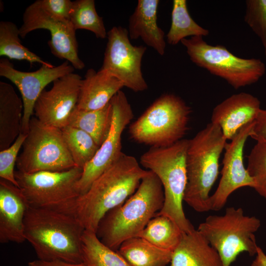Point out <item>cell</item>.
I'll use <instances>...</instances> for the list:
<instances>
[{
	"label": "cell",
	"mask_w": 266,
	"mask_h": 266,
	"mask_svg": "<svg viewBox=\"0 0 266 266\" xmlns=\"http://www.w3.org/2000/svg\"><path fill=\"white\" fill-rule=\"evenodd\" d=\"M85 230L68 205L58 207L29 206L25 217L26 240L41 260L83 263Z\"/></svg>",
	"instance_id": "obj_1"
},
{
	"label": "cell",
	"mask_w": 266,
	"mask_h": 266,
	"mask_svg": "<svg viewBox=\"0 0 266 266\" xmlns=\"http://www.w3.org/2000/svg\"><path fill=\"white\" fill-rule=\"evenodd\" d=\"M148 171L135 157L123 153L85 194L70 203V209L86 230L96 233L104 215L135 192Z\"/></svg>",
	"instance_id": "obj_2"
},
{
	"label": "cell",
	"mask_w": 266,
	"mask_h": 266,
	"mask_svg": "<svg viewBox=\"0 0 266 266\" xmlns=\"http://www.w3.org/2000/svg\"><path fill=\"white\" fill-rule=\"evenodd\" d=\"M148 170L135 192L108 211L99 223L98 238L113 250L117 251L125 240L137 237L163 206L161 182L154 172Z\"/></svg>",
	"instance_id": "obj_3"
},
{
	"label": "cell",
	"mask_w": 266,
	"mask_h": 266,
	"mask_svg": "<svg viewBox=\"0 0 266 266\" xmlns=\"http://www.w3.org/2000/svg\"><path fill=\"white\" fill-rule=\"evenodd\" d=\"M220 127L210 122L189 139L184 201L195 211L210 210V191L219 174V161L227 144Z\"/></svg>",
	"instance_id": "obj_4"
},
{
	"label": "cell",
	"mask_w": 266,
	"mask_h": 266,
	"mask_svg": "<svg viewBox=\"0 0 266 266\" xmlns=\"http://www.w3.org/2000/svg\"><path fill=\"white\" fill-rule=\"evenodd\" d=\"M188 143L189 139H182L169 146L151 147L140 158L141 166L154 172L163 188L164 202L157 215L171 219L183 233L195 229L186 218L182 205L187 184Z\"/></svg>",
	"instance_id": "obj_5"
},
{
	"label": "cell",
	"mask_w": 266,
	"mask_h": 266,
	"mask_svg": "<svg viewBox=\"0 0 266 266\" xmlns=\"http://www.w3.org/2000/svg\"><path fill=\"white\" fill-rule=\"evenodd\" d=\"M191 108L180 97L166 94L157 99L129 127L131 138L154 147L170 146L183 139Z\"/></svg>",
	"instance_id": "obj_6"
},
{
	"label": "cell",
	"mask_w": 266,
	"mask_h": 266,
	"mask_svg": "<svg viewBox=\"0 0 266 266\" xmlns=\"http://www.w3.org/2000/svg\"><path fill=\"white\" fill-rule=\"evenodd\" d=\"M255 216L245 215L241 207H229L222 215L208 216L198 230L218 252L224 266H230L241 253L256 255L255 233L261 226Z\"/></svg>",
	"instance_id": "obj_7"
},
{
	"label": "cell",
	"mask_w": 266,
	"mask_h": 266,
	"mask_svg": "<svg viewBox=\"0 0 266 266\" xmlns=\"http://www.w3.org/2000/svg\"><path fill=\"white\" fill-rule=\"evenodd\" d=\"M181 42L193 63L224 79L235 89L257 82L265 73L261 60L237 57L223 45L207 43L202 36L184 38Z\"/></svg>",
	"instance_id": "obj_8"
},
{
	"label": "cell",
	"mask_w": 266,
	"mask_h": 266,
	"mask_svg": "<svg viewBox=\"0 0 266 266\" xmlns=\"http://www.w3.org/2000/svg\"><path fill=\"white\" fill-rule=\"evenodd\" d=\"M18 170L28 173L63 171L76 166L65 142L61 129L45 125L35 117L29 123Z\"/></svg>",
	"instance_id": "obj_9"
},
{
	"label": "cell",
	"mask_w": 266,
	"mask_h": 266,
	"mask_svg": "<svg viewBox=\"0 0 266 266\" xmlns=\"http://www.w3.org/2000/svg\"><path fill=\"white\" fill-rule=\"evenodd\" d=\"M82 171L77 166L63 171L28 173L17 170L15 177L30 206L58 207L68 204L80 196L77 184Z\"/></svg>",
	"instance_id": "obj_10"
},
{
	"label": "cell",
	"mask_w": 266,
	"mask_h": 266,
	"mask_svg": "<svg viewBox=\"0 0 266 266\" xmlns=\"http://www.w3.org/2000/svg\"><path fill=\"white\" fill-rule=\"evenodd\" d=\"M107 42L102 67L135 92L145 91L148 85L141 71L146 47L132 44L128 30L114 26L107 33Z\"/></svg>",
	"instance_id": "obj_11"
},
{
	"label": "cell",
	"mask_w": 266,
	"mask_h": 266,
	"mask_svg": "<svg viewBox=\"0 0 266 266\" xmlns=\"http://www.w3.org/2000/svg\"><path fill=\"white\" fill-rule=\"evenodd\" d=\"M112 122L106 139L93 159L84 166L77 187L80 196L85 194L93 183L121 157L122 135L133 118V113L125 94L119 91L111 99Z\"/></svg>",
	"instance_id": "obj_12"
},
{
	"label": "cell",
	"mask_w": 266,
	"mask_h": 266,
	"mask_svg": "<svg viewBox=\"0 0 266 266\" xmlns=\"http://www.w3.org/2000/svg\"><path fill=\"white\" fill-rule=\"evenodd\" d=\"M38 29L50 32L51 39L48 44L55 57L66 60L75 69L81 70L85 67V64L78 56L76 30L70 20H60L52 17L42 8L37 0L24 11L23 24L19 28L20 36L24 38L30 32Z\"/></svg>",
	"instance_id": "obj_13"
},
{
	"label": "cell",
	"mask_w": 266,
	"mask_h": 266,
	"mask_svg": "<svg viewBox=\"0 0 266 266\" xmlns=\"http://www.w3.org/2000/svg\"><path fill=\"white\" fill-rule=\"evenodd\" d=\"M74 68L66 61L58 66L42 65L34 71L25 72L15 69L7 59L0 60V75L12 82L19 89L24 105L22 133L27 134L30 121L34 113V106L38 97L51 82L69 73Z\"/></svg>",
	"instance_id": "obj_14"
},
{
	"label": "cell",
	"mask_w": 266,
	"mask_h": 266,
	"mask_svg": "<svg viewBox=\"0 0 266 266\" xmlns=\"http://www.w3.org/2000/svg\"><path fill=\"white\" fill-rule=\"evenodd\" d=\"M255 121L242 127L225 148L221 178L218 187L210 196V210L221 209L231 195L243 187L254 188V182L243 164V150L245 142L250 137Z\"/></svg>",
	"instance_id": "obj_15"
},
{
	"label": "cell",
	"mask_w": 266,
	"mask_h": 266,
	"mask_svg": "<svg viewBox=\"0 0 266 266\" xmlns=\"http://www.w3.org/2000/svg\"><path fill=\"white\" fill-rule=\"evenodd\" d=\"M82 80L74 72L55 80L52 88L44 90L37 99L35 117L45 125L60 129L67 126L78 102Z\"/></svg>",
	"instance_id": "obj_16"
},
{
	"label": "cell",
	"mask_w": 266,
	"mask_h": 266,
	"mask_svg": "<svg viewBox=\"0 0 266 266\" xmlns=\"http://www.w3.org/2000/svg\"><path fill=\"white\" fill-rule=\"evenodd\" d=\"M30 205L18 187L0 180V242L23 243L24 219Z\"/></svg>",
	"instance_id": "obj_17"
},
{
	"label": "cell",
	"mask_w": 266,
	"mask_h": 266,
	"mask_svg": "<svg viewBox=\"0 0 266 266\" xmlns=\"http://www.w3.org/2000/svg\"><path fill=\"white\" fill-rule=\"evenodd\" d=\"M261 108L260 100L252 95L234 94L217 105L212 113L211 123L218 125L227 140H232L244 126L255 121Z\"/></svg>",
	"instance_id": "obj_18"
},
{
	"label": "cell",
	"mask_w": 266,
	"mask_h": 266,
	"mask_svg": "<svg viewBox=\"0 0 266 266\" xmlns=\"http://www.w3.org/2000/svg\"><path fill=\"white\" fill-rule=\"evenodd\" d=\"M123 83L106 70H87L82 79L76 107L84 110L100 109L123 87Z\"/></svg>",
	"instance_id": "obj_19"
},
{
	"label": "cell",
	"mask_w": 266,
	"mask_h": 266,
	"mask_svg": "<svg viewBox=\"0 0 266 266\" xmlns=\"http://www.w3.org/2000/svg\"><path fill=\"white\" fill-rule=\"evenodd\" d=\"M159 0H138L129 20L128 33L131 39L141 38L159 55L165 53V32L157 24Z\"/></svg>",
	"instance_id": "obj_20"
},
{
	"label": "cell",
	"mask_w": 266,
	"mask_h": 266,
	"mask_svg": "<svg viewBox=\"0 0 266 266\" xmlns=\"http://www.w3.org/2000/svg\"><path fill=\"white\" fill-rule=\"evenodd\" d=\"M170 266H224L216 250L198 230L183 233Z\"/></svg>",
	"instance_id": "obj_21"
},
{
	"label": "cell",
	"mask_w": 266,
	"mask_h": 266,
	"mask_svg": "<svg viewBox=\"0 0 266 266\" xmlns=\"http://www.w3.org/2000/svg\"><path fill=\"white\" fill-rule=\"evenodd\" d=\"M24 105L13 86L0 81V150L10 147L22 133Z\"/></svg>",
	"instance_id": "obj_22"
},
{
	"label": "cell",
	"mask_w": 266,
	"mask_h": 266,
	"mask_svg": "<svg viewBox=\"0 0 266 266\" xmlns=\"http://www.w3.org/2000/svg\"><path fill=\"white\" fill-rule=\"evenodd\" d=\"M117 252L131 266H166L170 263L173 252L139 237L125 240Z\"/></svg>",
	"instance_id": "obj_23"
},
{
	"label": "cell",
	"mask_w": 266,
	"mask_h": 266,
	"mask_svg": "<svg viewBox=\"0 0 266 266\" xmlns=\"http://www.w3.org/2000/svg\"><path fill=\"white\" fill-rule=\"evenodd\" d=\"M112 117L111 100L104 107L98 110L87 111L76 107L70 116L68 125L88 133L100 147L109 133Z\"/></svg>",
	"instance_id": "obj_24"
},
{
	"label": "cell",
	"mask_w": 266,
	"mask_h": 266,
	"mask_svg": "<svg viewBox=\"0 0 266 266\" xmlns=\"http://www.w3.org/2000/svg\"><path fill=\"white\" fill-rule=\"evenodd\" d=\"M183 232L170 218L156 215L137 237L160 248L173 252L179 243Z\"/></svg>",
	"instance_id": "obj_25"
},
{
	"label": "cell",
	"mask_w": 266,
	"mask_h": 266,
	"mask_svg": "<svg viewBox=\"0 0 266 266\" xmlns=\"http://www.w3.org/2000/svg\"><path fill=\"white\" fill-rule=\"evenodd\" d=\"M208 30L197 24L188 11L186 0H173L170 28L166 35L168 44L174 45L188 36H205Z\"/></svg>",
	"instance_id": "obj_26"
},
{
	"label": "cell",
	"mask_w": 266,
	"mask_h": 266,
	"mask_svg": "<svg viewBox=\"0 0 266 266\" xmlns=\"http://www.w3.org/2000/svg\"><path fill=\"white\" fill-rule=\"evenodd\" d=\"M83 263L86 266H131L117 251L109 248L96 233L85 230L82 236Z\"/></svg>",
	"instance_id": "obj_27"
},
{
	"label": "cell",
	"mask_w": 266,
	"mask_h": 266,
	"mask_svg": "<svg viewBox=\"0 0 266 266\" xmlns=\"http://www.w3.org/2000/svg\"><path fill=\"white\" fill-rule=\"evenodd\" d=\"M19 28L12 22H0V56L10 59L26 61L31 65L39 63L50 65L23 45L20 39Z\"/></svg>",
	"instance_id": "obj_28"
},
{
	"label": "cell",
	"mask_w": 266,
	"mask_h": 266,
	"mask_svg": "<svg viewBox=\"0 0 266 266\" xmlns=\"http://www.w3.org/2000/svg\"><path fill=\"white\" fill-rule=\"evenodd\" d=\"M61 131L76 166L83 169L100 147L91 135L82 130L67 125Z\"/></svg>",
	"instance_id": "obj_29"
},
{
	"label": "cell",
	"mask_w": 266,
	"mask_h": 266,
	"mask_svg": "<svg viewBox=\"0 0 266 266\" xmlns=\"http://www.w3.org/2000/svg\"><path fill=\"white\" fill-rule=\"evenodd\" d=\"M69 20L75 30L83 29L93 33L97 38L104 39L107 33L96 9L94 0L73 1Z\"/></svg>",
	"instance_id": "obj_30"
},
{
	"label": "cell",
	"mask_w": 266,
	"mask_h": 266,
	"mask_svg": "<svg viewBox=\"0 0 266 266\" xmlns=\"http://www.w3.org/2000/svg\"><path fill=\"white\" fill-rule=\"evenodd\" d=\"M246 169L254 182L253 189L266 200V142H257L248 156Z\"/></svg>",
	"instance_id": "obj_31"
},
{
	"label": "cell",
	"mask_w": 266,
	"mask_h": 266,
	"mask_svg": "<svg viewBox=\"0 0 266 266\" xmlns=\"http://www.w3.org/2000/svg\"><path fill=\"white\" fill-rule=\"evenodd\" d=\"M244 21L259 37L266 55V0H247Z\"/></svg>",
	"instance_id": "obj_32"
},
{
	"label": "cell",
	"mask_w": 266,
	"mask_h": 266,
	"mask_svg": "<svg viewBox=\"0 0 266 266\" xmlns=\"http://www.w3.org/2000/svg\"><path fill=\"white\" fill-rule=\"evenodd\" d=\"M27 134L21 133L8 148L0 151V177L18 187L15 177L14 166L18 154L23 146Z\"/></svg>",
	"instance_id": "obj_33"
},
{
	"label": "cell",
	"mask_w": 266,
	"mask_h": 266,
	"mask_svg": "<svg viewBox=\"0 0 266 266\" xmlns=\"http://www.w3.org/2000/svg\"><path fill=\"white\" fill-rule=\"evenodd\" d=\"M42 8L52 17L69 20L73 1L70 0H39Z\"/></svg>",
	"instance_id": "obj_34"
},
{
	"label": "cell",
	"mask_w": 266,
	"mask_h": 266,
	"mask_svg": "<svg viewBox=\"0 0 266 266\" xmlns=\"http://www.w3.org/2000/svg\"><path fill=\"white\" fill-rule=\"evenodd\" d=\"M250 137L257 142H266V109L259 112Z\"/></svg>",
	"instance_id": "obj_35"
},
{
	"label": "cell",
	"mask_w": 266,
	"mask_h": 266,
	"mask_svg": "<svg viewBox=\"0 0 266 266\" xmlns=\"http://www.w3.org/2000/svg\"><path fill=\"white\" fill-rule=\"evenodd\" d=\"M27 266H86L83 263L73 264L62 261H44L38 259L28 263Z\"/></svg>",
	"instance_id": "obj_36"
},
{
	"label": "cell",
	"mask_w": 266,
	"mask_h": 266,
	"mask_svg": "<svg viewBox=\"0 0 266 266\" xmlns=\"http://www.w3.org/2000/svg\"><path fill=\"white\" fill-rule=\"evenodd\" d=\"M256 255L250 266H266V255L259 246Z\"/></svg>",
	"instance_id": "obj_37"
}]
</instances>
